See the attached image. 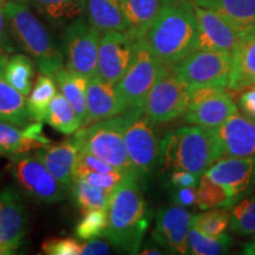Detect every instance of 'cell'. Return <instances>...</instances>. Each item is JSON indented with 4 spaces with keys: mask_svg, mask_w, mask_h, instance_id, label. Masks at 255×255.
Returning <instances> with one entry per match:
<instances>
[{
    "mask_svg": "<svg viewBox=\"0 0 255 255\" xmlns=\"http://www.w3.org/2000/svg\"><path fill=\"white\" fill-rule=\"evenodd\" d=\"M142 38L159 62L173 68L195 50L197 24L193 2L164 4Z\"/></svg>",
    "mask_w": 255,
    "mask_h": 255,
    "instance_id": "cell-1",
    "label": "cell"
},
{
    "mask_svg": "<svg viewBox=\"0 0 255 255\" xmlns=\"http://www.w3.org/2000/svg\"><path fill=\"white\" fill-rule=\"evenodd\" d=\"M4 9L18 47L33 59L41 73L53 77L64 66V56L60 41L49 25L33 9L17 0H7Z\"/></svg>",
    "mask_w": 255,
    "mask_h": 255,
    "instance_id": "cell-2",
    "label": "cell"
},
{
    "mask_svg": "<svg viewBox=\"0 0 255 255\" xmlns=\"http://www.w3.org/2000/svg\"><path fill=\"white\" fill-rule=\"evenodd\" d=\"M148 228V209L138 181L128 178L111 194L103 237L120 251L137 254Z\"/></svg>",
    "mask_w": 255,
    "mask_h": 255,
    "instance_id": "cell-3",
    "label": "cell"
},
{
    "mask_svg": "<svg viewBox=\"0 0 255 255\" xmlns=\"http://www.w3.org/2000/svg\"><path fill=\"white\" fill-rule=\"evenodd\" d=\"M221 158L215 129L182 127L168 132L159 142V161L164 171L188 170L201 176Z\"/></svg>",
    "mask_w": 255,
    "mask_h": 255,
    "instance_id": "cell-4",
    "label": "cell"
},
{
    "mask_svg": "<svg viewBox=\"0 0 255 255\" xmlns=\"http://www.w3.org/2000/svg\"><path fill=\"white\" fill-rule=\"evenodd\" d=\"M73 138L81 150L96 156L115 169L136 177L124 142L123 113L81 128L73 133Z\"/></svg>",
    "mask_w": 255,
    "mask_h": 255,
    "instance_id": "cell-5",
    "label": "cell"
},
{
    "mask_svg": "<svg viewBox=\"0 0 255 255\" xmlns=\"http://www.w3.org/2000/svg\"><path fill=\"white\" fill-rule=\"evenodd\" d=\"M164 68L165 65L152 55L143 38H137L135 59L126 75L116 84L123 113L144 110L149 92Z\"/></svg>",
    "mask_w": 255,
    "mask_h": 255,
    "instance_id": "cell-6",
    "label": "cell"
},
{
    "mask_svg": "<svg viewBox=\"0 0 255 255\" xmlns=\"http://www.w3.org/2000/svg\"><path fill=\"white\" fill-rule=\"evenodd\" d=\"M124 142L138 182L150 175L159 161V142L154 126L143 111H124Z\"/></svg>",
    "mask_w": 255,
    "mask_h": 255,
    "instance_id": "cell-7",
    "label": "cell"
},
{
    "mask_svg": "<svg viewBox=\"0 0 255 255\" xmlns=\"http://www.w3.org/2000/svg\"><path fill=\"white\" fill-rule=\"evenodd\" d=\"M7 169L25 195L36 202L51 205L64 200L70 193L34 154L9 156Z\"/></svg>",
    "mask_w": 255,
    "mask_h": 255,
    "instance_id": "cell-8",
    "label": "cell"
},
{
    "mask_svg": "<svg viewBox=\"0 0 255 255\" xmlns=\"http://www.w3.org/2000/svg\"><path fill=\"white\" fill-rule=\"evenodd\" d=\"M102 33L82 15L62 28L64 65L90 78L97 73L98 51Z\"/></svg>",
    "mask_w": 255,
    "mask_h": 255,
    "instance_id": "cell-9",
    "label": "cell"
},
{
    "mask_svg": "<svg viewBox=\"0 0 255 255\" xmlns=\"http://www.w3.org/2000/svg\"><path fill=\"white\" fill-rule=\"evenodd\" d=\"M231 55L218 51L195 49L171 70L191 90L202 87L228 88L231 78Z\"/></svg>",
    "mask_w": 255,
    "mask_h": 255,
    "instance_id": "cell-10",
    "label": "cell"
},
{
    "mask_svg": "<svg viewBox=\"0 0 255 255\" xmlns=\"http://www.w3.org/2000/svg\"><path fill=\"white\" fill-rule=\"evenodd\" d=\"M190 95L191 89L165 66L149 92L143 113L155 126L170 122L186 113Z\"/></svg>",
    "mask_w": 255,
    "mask_h": 255,
    "instance_id": "cell-11",
    "label": "cell"
},
{
    "mask_svg": "<svg viewBox=\"0 0 255 255\" xmlns=\"http://www.w3.org/2000/svg\"><path fill=\"white\" fill-rule=\"evenodd\" d=\"M239 109L225 88L202 87L191 90L184 121L208 129H218Z\"/></svg>",
    "mask_w": 255,
    "mask_h": 255,
    "instance_id": "cell-12",
    "label": "cell"
},
{
    "mask_svg": "<svg viewBox=\"0 0 255 255\" xmlns=\"http://www.w3.org/2000/svg\"><path fill=\"white\" fill-rule=\"evenodd\" d=\"M136 41L137 38L129 32L102 34L96 75L116 85L135 59Z\"/></svg>",
    "mask_w": 255,
    "mask_h": 255,
    "instance_id": "cell-13",
    "label": "cell"
},
{
    "mask_svg": "<svg viewBox=\"0 0 255 255\" xmlns=\"http://www.w3.org/2000/svg\"><path fill=\"white\" fill-rule=\"evenodd\" d=\"M197 24L195 49L218 51L232 56L233 51L242 39V36L213 9L193 2Z\"/></svg>",
    "mask_w": 255,
    "mask_h": 255,
    "instance_id": "cell-14",
    "label": "cell"
},
{
    "mask_svg": "<svg viewBox=\"0 0 255 255\" xmlns=\"http://www.w3.org/2000/svg\"><path fill=\"white\" fill-rule=\"evenodd\" d=\"M193 216L184 207H164L156 214L152 238L157 244L175 254H189L188 233L193 226Z\"/></svg>",
    "mask_w": 255,
    "mask_h": 255,
    "instance_id": "cell-15",
    "label": "cell"
},
{
    "mask_svg": "<svg viewBox=\"0 0 255 255\" xmlns=\"http://www.w3.org/2000/svg\"><path fill=\"white\" fill-rule=\"evenodd\" d=\"M221 157L255 159V121L237 111L215 129Z\"/></svg>",
    "mask_w": 255,
    "mask_h": 255,
    "instance_id": "cell-16",
    "label": "cell"
},
{
    "mask_svg": "<svg viewBox=\"0 0 255 255\" xmlns=\"http://www.w3.org/2000/svg\"><path fill=\"white\" fill-rule=\"evenodd\" d=\"M27 231L26 206L20 191L8 184L0 191V242L18 247Z\"/></svg>",
    "mask_w": 255,
    "mask_h": 255,
    "instance_id": "cell-17",
    "label": "cell"
},
{
    "mask_svg": "<svg viewBox=\"0 0 255 255\" xmlns=\"http://www.w3.org/2000/svg\"><path fill=\"white\" fill-rule=\"evenodd\" d=\"M207 176L225 187L233 199L247 191L255 180V159L245 157H221L207 169Z\"/></svg>",
    "mask_w": 255,
    "mask_h": 255,
    "instance_id": "cell-18",
    "label": "cell"
},
{
    "mask_svg": "<svg viewBox=\"0 0 255 255\" xmlns=\"http://www.w3.org/2000/svg\"><path fill=\"white\" fill-rule=\"evenodd\" d=\"M43 122H31L25 127L0 121V156H14L36 151L50 144L43 131Z\"/></svg>",
    "mask_w": 255,
    "mask_h": 255,
    "instance_id": "cell-19",
    "label": "cell"
},
{
    "mask_svg": "<svg viewBox=\"0 0 255 255\" xmlns=\"http://www.w3.org/2000/svg\"><path fill=\"white\" fill-rule=\"evenodd\" d=\"M123 113L116 85L95 75L89 78L87 88V120L85 126L110 119Z\"/></svg>",
    "mask_w": 255,
    "mask_h": 255,
    "instance_id": "cell-20",
    "label": "cell"
},
{
    "mask_svg": "<svg viewBox=\"0 0 255 255\" xmlns=\"http://www.w3.org/2000/svg\"><path fill=\"white\" fill-rule=\"evenodd\" d=\"M78 151L77 142L72 137L63 142L41 146L34 151V155L43 162L47 170L70 190L73 183V170Z\"/></svg>",
    "mask_w": 255,
    "mask_h": 255,
    "instance_id": "cell-21",
    "label": "cell"
},
{
    "mask_svg": "<svg viewBox=\"0 0 255 255\" xmlns=\"http://www.w3.org/2000/svg\"><path fill=\"white\" fill-rule=\"evenodd\" d=\"M27 5L51 28L62 30L87 13V0H17Z\"/></svg>",
    "mask_w": 255,
    "mask_h": 255,
    "instance_id": "cell-22",
    "label": "cell"
},
{
    "mask_svg": "<svg viewBox=\"0 0 255 255\" xmlns=\"http://www.w3.org/2000/svg\"><path fill=\"white\" fill-rule=\"evenodd\" d=\"M225 18L242 37L255 33V0H193Z\"/></svg>",
    "mask_w": 255,
    "mask_h": 255,
    "instance_id": "cell-23",
    "label": "cell"
},
{
    "mask_svg": "<svg viewBox=\"0 0 255 255\" xmlns=\"http://www.w3.org/2000/svg\"><path fill=\"white\" fill-rule=\"evenodd\" d=\"M231 58L228 89L242 90L255 85V33L242 37Z\"/></svg>",
    "mask_w": 255,
    "mask_h": 255,
    "instance_id": "cell-24",
    "label": "cell"
},
{
    "mask_svg": "<svg viewBox=\"0 0 255 255\" xmlns=\"http://www.w3.org/2000/svg\"><path fill=\"white\" fill-rule=\"evenodd\" d=\"M8 55H0V121L25 127L32 122L27 111L26 100L7 82L4 75V64Z\"/></svg>",
    "mask_w": 255,
    "mask_h": 255,
    "instance_id": "cell-25",
    "label": "cell"
},
{
    "mask_svg": "<svg viewBox=\"0 0 255 255\" xmlns=\"http://www.w3.org/2000/svg\"><path fill=\"white\" fill-rule=\"evenodd\" d=\"M88 20L102 34L128 32L121 0H87Z\"/></svg>",
    "mask_w": 255,
    "mask_h": 255,
    "instance_id": "cell-26",
    "label": "cell"
},
{
    "mask_svg": "<svg viewBox=\"0 0 255 255\" xmlns=\"http://www.w3.org/2000/svg\"><path fill=\"white\" fill-rule=\"evenodd\" d=\"M164 4L163 0H121L128 32L136 38L144 36Z\"/></svg>",
    "mask_w": 255,
    "mask_h": 255,
    "instance_id": "cell-27",
    "label": "cell"
},
{
    "mask_svg": "<svg viewBox=\"0 0 255 255\" xmlns=\"http://www.w3.org/2000/svg\"><path fill=\"white\" fill-rule=\"evenodd\" d=\"M53 79L64 97L70 102L77 113L83 128L87 120V88L89 78L81 73L71 71L64 65L55 73Z\"/></svg>",
    "mask_w": 255,
    "mask_h": 255,
    "instance_id": "cell-28",
    "label": "cell"
},
{
    "mask_svg": "<svg viewBox=\"0 0 255 255\" xmlns=\"http://www.w3.org/2000/svg\"><path fill=\"white\" fill-rule=\"evenodd\" d=\"M4 75L12 87L27 97L33 88L36 63L30 56L24 53H14L6 59Z\"/></svg>",
    "mask_w": 255,
    "mask_h": 255,
    "instance_id": "cell-29",
    "label": "cell"
},
{
    "mask_svg": "<svg viewBox=\"0 0 255 255\" xmlns=\"http://www.w3.org/2000/svg\"><path fill=\"white\" fill-rule=\"evenodd\" d=\"M58 92L53 77L45 73H39L34 82L33 88L27 96V111L32 122H44L46 111L53 97Z\"/></svg>",
    "mask_w": 255,
    "mask_h": 255,
    "instance_id": "cell-30",
    "label": "cell"
},
{
    "mask_svg": "<svg viewBox=\"0 0 255 255\" xmlns=\"http://www.w3.org/2000/svg\"><path fill=\"white\" fill-rule=\"evenodd\" d=\"M44 122L64 135H73L82 128L81 120L62 92H57L49 105Z\"/></svg>",
    "mask_w": 255,
    "mask_h": 255,
    "instance_id": "cell-31",
    "label": "cell"
},
{
    "mask_svg": "<svg viewBox=\"0 0 255 255\" xmlns=\"http://www.w3.org/2000/svg\"><path fill=\"white\" fill-rule=\"evenodd\" d=\"M70 193H71L73 205L82 212L92 209H108L109 207L111 194L102 188L92 186L87 181H73Z\"/></svg>",
    "mask_w": 255,
    "mask_h": 255,
    "instance_id": "cell-32",
    "label": "cell"
},
{
    "mask_svg": "<svg viewBox=\"0 0 255 255\" xmlns=\"http://www.w3.org/2000/svg\"><path fill=\"white\" fill-rule=\"evenodd\" d=\"M233 245L229 235H207L191 226L188 233V251L194 255H219L227 253Z\"/></svg>",
    "mask_w": 255,
    "mask_h": 255,
    "instance_id": "cell-33",
    "label": "cell"
},
{
    "mask_svg": "<svg viewBox=\"0 0 255 255\" xmlns=\"http://www.w3.org/2000/svg\"><path fill=\"white\" fill-rule=\"evenodd\" d=\"M197 202L196 205L200 209L207 210L212 208H221V207H231L234 199L221 184L214 182L206 174L200 176L199 187L196 189Z\"/></svg>",
    "mask_w": 255,
    "mask_h": 255,
    "instance_id": "cell-34",
    "label": "cell"
},
{
    "mask_svg": "<svg viewBox=\"0 0 255 255\" xmlns=\"http://www.w3.org/2000/svg\"><path fill=\"white\" fill-rule=\"evenodd\" d=\"M231 222V212L226 207L207 209L206 213L193 216V227L207 235L218 237L226 232Z\"/></svg>",
    "mask_w": 255,
    "mask_h": 255,
    "instance_id": "cell-35",
    "label": "cell"
},
{
    "mask_svg": "<svg viewBox=\"0 0 255 255\" xmlns=\"http://www.w3.org/2000/svg\"><path fill=\"white\" fill-rule=\"evenodd\" d=\"M229 227L239 235L255 234V195L242 200L233 208Z\"/></svg>",
    "mask_w": 255,
    "mask_h": 255,
    "instance_id": "cell-36",
    "label": "cell"
},
{
    "mask_svg": "<svg viewBox=\"0 0 255 255\" xmlns=\"http://www.w3.org/2000/svg\"><path fill=\"white\" fill-rule=\"evenodd\" d=\"M108 226V209H92L84 212L75 228L76 235L83 241L103 237Z\"/></svg>",
    "mask_w": 255,
    "mask_h": 255,
    "instance_id": "cell-37",
    "label": "cell"
},
{
    "mask_svg": "<svg viewBox=\"0 0 255 255\" xmlns=\"http://www.w3.org/2000/svg\"><path fill=\"white\" fill-rule=\"evenodd\" d=\"M114 169L115 168L107 164L102 159L96 157V156L79 149L77 158H76L75 170H73V181L83 180L89 174L105 173V171L114 170Z\"/></svg>",
    "mask_w": 255,
    "mask_h": 255,
    "instance_id": "cell-38",
    "label": "cell"
},
{
    "mask_svg": "<svg viewBox=\"0 0 255 255\" xmlns=\"http://www.w3.org/2000/svg\"><path fill=\"white\" fill-rule=\"evenodd\" d=\"M128 178H136V177L124 173V171L114 169V170L105 171V173L89 174L88 176L83 178V181H87L88 183L92 184V186L102 188V189L107 190L108 193L113 194L114 190L116 189L117 187H120L123 182H126Z\"/></svg>",
    "mask_w": 255,
    "mask_h": 255,
    "instance_id": "cell-39",
    "label": "cell"
},
{
    "mask_svg": "<svg viewBox=\"0 0 255 255\" xmlns=\"http://www.w3.org/2000/svg\"><path fill=\"white\" fill-rule=\"evenodd\" d=\"M82 245L73 238H53L44 241L41 250L49 255H81Z\"/></svg>",
    "mask_w": 255,
    "mask_h": 255,
    "instance_id": "cell-40",
    "label": "cell"
},
{
    "mask_svg": "<svg viewBox=\"0 0 255 255\" xmlns=\"http://www.w3.org/2000/svg\"><path fill=\"white\" fill-rule=\"evenodd\" d=\"M17 43L13 39L6 18L4 4H0V51L2 53H12L17 51Z\"/></svg>",
    "mask_w": 255,
    "mask_h": 255,
    "instance_id": "cell-41",
    "label": "cell"
},
{
    "mask_svg": "<svg viewBox=\"0 0 255 255\" xmlns=\"http://www.w3.org/2000/svg\"><path fill=\"white\" fill-rule=\"evenodd\" d=\"M173 201L176 206L191 207L197 202L195 187H177L173 193Z\"/></svg>",
    "mask_w": 255,
    "mask_h": 255,
    "instance_id": "cell-42",
    "label": "cell"
},
{
    "mask_svg": "<svg viewBox=\"0 0 255 255\" xmlns=\"http://www.w3.org/2000/svg\"><path fill=\"white\" fill-rule=\"evenodd\" d=\"M169 182L175 188L177 187H196L199 176L188 170H173L169 176Z\"/></svg>",
    "mask_w": 255,
    "mask_h": 255,
    "instance_id": "cell-43",
    "label": "cell"
},
{
    "mask_svg": "<svg viewBox=\"0 0 255 255\" xmlns=\"http://www.w3.org/2000/svg\"><path fill=\"white\" fill-rule=\"evenodd\" d=\"M239 105L245 116L252 121H255V88L246 90L240 96Z\"/></svg>",
    "mask_w": 255,
    "mask_h": 255,
    "instance_id": "cell-44",
    "label": "cell"
},
{
    "mask_svg": "<svg viewBox=\"0 0 255 255\" xmlns=\"http://www.w3.org/2000/svg\"><path fill=\"white\" fill-rule=\"evenodd\" d=\"M110 245L107 241L100 239H92V240L84 241L82 245V254L84 255H98V254H109Z\"/></svg>",
    "mask_w": 255,
    "mask_h": 255,
    "instance_id": "cell-45",
    "label": "cell"
},
{
    "mask_svg": "<svg viewBox=\"0 0 255 255\" xmlns=\"http://www.w3.org/2000/svg\"><path fill=\"white\" fill-rule=\"evenodd\" d=\"M18 247L12 246L9 244H5V242H0V255H11L17 252Z\"/></svg>",
    "mask_w": 255,
    "mask_h": 255,
    "instance_id": "cell-46",
    "label": "cell"
},
{
    "mask_svg": "<svg viewBox=\"0 0 255 255\" xmlns=\"http://www.w3.org/2000/svg\"><path fill=\"white\" fill-rule=\"evenodd\" d=\"M244 254L255 255V241L251 242V244L245 245V247H244Z\"/></svg>",
    "mask_w": 255,
    "mask_h": 255,
    "instance_id": "cell-47",
    "label": "cell"
},
{
    "mask_svg": "<svg viewBox=\"0 0 255 255\" xmlns=\"http://www.w3.org/2000/svg\"><path fill=\"white\" fill-rule=\"evenodd\" d=\"M142 254H145V255H150V254H162V252L161 251H158V250H145V251H143V252H141Z\"/></svg>",
    "mask_w": 255,
    "mask_h": 255,
    "instance_id": "cell-48",
    "label": "cell"
},
{
    "mask_svg": "<svg viewBox=\"0 0 255 255\" xmlns=\"http://www.w3.org/2000/svg\"><path fill=\"white\" fill-rule=\"evenodd\" d=\"M163 1L167 4V2H181V1H191L193 2V0H163Z\"/></svg>",
    "mask_w": 255,
    "mask_h": 255,
    "instance_id": "cell-49",
    "label": "cell"
},
{
    "mask_svg": "<svg viewBox=\"0 0 255 255\" xmlns=\"http://www.w3.org/2000/svg\"><path fill=\"white\" fill-rule=\"evenodd\" d=\"M1 182H2V176L0 175V186H1Z\"/></svg>",
    "mask_w": 255,
    "mask_h": 255,
    "instance_id": "cell-50",
    "label": "cell"
},
{
    "mask_svg": "<svg viewBox=\"0 0 255 255\" xmlns=\"http://www.w3.org/2000/svg\"><path fill=\"white\" fill-rule=\"evenodd\" d=\"M2 1H4V0H0V4H2Z\"/></svg>",
    "mask_w": 255,
    "mask_h": 255,
    "instance_id": "cell-51",
    "label": "cell"
},
{
    "mask_svg": "<svg viewBox=\"0 0 255 255\" xmlns=\"http://www.w3.org/2000/svg\"><path fill=\"white\" fill-rule=\"evenodd\" d=\"M0 55H4V53H2V52H1V51H0Z\"/></svg>",
    "mask_w": 255,
    "mask_h": 255,
    "instance_id": "cell-52",
    "label": "cell"
}]
</instances>
